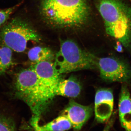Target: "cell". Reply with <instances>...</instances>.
Listing matches in <instances>:
<instances>
[{
  "label": "cell",
  "instance_id": "6da1fadb",
  "mask_svg": "<svg viewBox=\"0 0 131 131\" xmlns=\"http://www.w3.org/2000/svg\"><path fill=\"white\" fill-rule=\"evenodd\" d=\"M40 9L45 20L61 28L81 26L89 16L86 0H42Z\"/></svg>",
  "mask_w": 131,
  "mask_h": 131
},
{
  "label": "cell",
  "instance_id": "7a4b0ae2",
  "mask_svg": "<svg viewBox=\"0 0 131 131\" xmlns=\"http://www.w3.org/2000/svg\"><path fill=\"white\" fill-rule=\"evenodd\" d=\"M107 33L131 49V7L123 0H98Z\"/></svg>",
  "mask_w": 131,
  "mask_h": 131
},
{
  "label": "cell",
  "instance_id": "3957f363",
  "mask_svg": "<svg viewBox=\"0 0 131 131\" xmlns=\"http://www.w3.org/2000/svg\"><path fill=\"white\" fill-rule=\"evenodd\" d=\"M13 86L15 96L30 107L33 114L32 118L40 119L51 101L46 94L32 66L22 69L17 73Z\"/></svg>",
  "mask_w": 131,
  "mask_h": 131
},
{
  "label": "cell",
  "instance_id": "277c9868",
  "mask_svg": "<svg viewBox=\"0 0 131 131\" xmlns=\"http://www.w3.org/2000/svg\"><path fill=\"white\" fill-rule=\"evenodd\" d=\"M96 57L81 49L74 41H62L54 65L60 74L96 67Z\"/></svg>",
  "mask_w": 131,
  "mask_h": 131
},
{
  "label": "cell",
  "instance_id": "5b68a950",
  "mask_svg": "<svg viewBox=\"0 0 131 131\" xmlns=\"http://www.w3.org/2000/svg\"><path fill=\"white\" fill-rule=\"evenodd\" d=\"M41 37L27 21L14 18L0 28V42L12 51L22 52L30 41L39 42Z\"/></svg>",
  "mask_w": 131,
  "mask_h": 131
},
{
  "label": "cell",
  "instance_id": "8992f818",
  "mask_svg": "<svg viewBox=\"0 0 131 131\" xmlns=\"http://www.w3.org/2000/svg\"><path fill=\"white\" fill-rule=\"evenodd\" d=\"M96 67L102 79L110 82H128L131 78V70L128 65L118 59L96 57Z\"/></svg>",
  "mask_w": 131,
  "mask_h": 131
},
{
  "label": "cell",
  "instance_id": "52a82bcc",
  "mask_svg": "<svg viewBox=\"0 0 131 131\" xmlns=\"http://www.w3.org/2000/svg\"><path fill=\"white\" fill-rule=\"evenodd\" d=\"M37 75L43 89L48 98L52 100L53 91L58 82L62 79L52 61H44L32 66Z\"/></svg>",
  "mask_w": 131,
  "mask_h": 131
},
{
  "label": "cell",
  "instance_id": "ba28073f",
  "mask_svg": "<svg viewBox=\"0 0 131 131\" xmlns=\"http://www.w3.org/2000/svg\"><path fill=\"white\" fill-rule=\"evenodd\" d=\"M113 91L103 88L96 91L95 98L94 112L96 120L99 123L107 122L110 119L114 107Z\"/></svg>",
  "mask_w": 131,
  "mask_h": 131
},
{
  "label": "cell",
  "instance_id": "9c48e42d",
  "mask_svg": "<svg viewBox=\"0 0 131 131\" xmlns=\"http://www.w3.org/2000/svg\"><path fill=\"white\" fill-rule=\"evenodd\" d=\"M93 108L90 106H84L71 100L61 115L69 120L75 130H80L91 117Z\"/></svg>",
  "mask_w": 131,
  "mask_h": 131
},
{
  "label": "cell",
  "instance_id": "30bf717a",
  "mask_svg": "<svg viewBox=\"0 0 131 131\" xmlns=\"http://www.w3.org/2000/svg\"><path fill=\"white\" fill-rule=\"evenodd\" d=\"M118 109L121 126L125 131H131V96L125 84L121 90Z\"/></svg>",
  "mask_w": 131,
  "mask_h": 131
},
{
  "label": "cell",
  "instance_id": "8fae6325",
  "mask_svg": "<svg viewBox=\"0 0 131 131\" xmlns=\"http://www.w3.org/2000/svg\"><path fill=\"white\" fill-rule=\"evenodd\" d=\"M81 90V83L76 77L71 76L67 79H61L54 88V96L60 95L70 98H76L80 94Z\"/></svg>",
  "mask_w": 131,
  "mask_h": 131
},
{
  "label": "cell",
  "instance_id": "7c38bea8",
  "mask_svg": "<svg viewBox=\"0 0 131 131\" xmlns=\"http://www.w3.org/2000/svg\"><path fill=\"white\" fill-rule=\"evenodd\" d=\"M29 60L37 63L44 61H52L54 58L53 52L47 47L35 46L31 49L28 53Z\"/></svg>",
  "mask_w": 131,
  "mask_h": 131
},
{
  "label": "cell",
  "instance_id": "4fadbf2b",
  "mask_svg": "<svg viewBox=\"0 0 131 131\" xmlns=\"http://www.w3.org/2000/svg\"><path fill=\"white\" fill-rule=\"evenodd\" d=\"M40 126L44 131H66L72 127L69 120L62 115L45 125H40Z\"/></svg>",
  "mask_w": 131,
  "mask_h": 131
},
{
  "label": "cell",
  "instance_id": "5bb4252c",
  "mask_svg": "<svg viewBox=\"0 0 131 131\" xmlns=\"http://www.w3.org/2000/svg\"><path fill=\"white\" fill-rule=\"evenodd\" d=\"M13 64L12 50L4 45H0V76L4 75Z\"/></svg>",
  "mask_w": 131,
  "mask_h": 131
},
{
  "label": "cell",
  "instance_id": "9a60e30c",
  "mask_svg": "<svg viewBox=\"0 0 131 131\" xmlns=\"http://www.w3.org/2000/svg\"><path fill=\"white\" fill-rule=\"evenodd\" d=\"M0 131H15L12 121L0 113Z\"/></svg>",
  "mask_w": 131,
  "mask_h": 131
},
{
  "label": "cell",
  "instance_id": "2e32d148",
  "mask_svg": "<svg viewBox=\"0 0 131 131\" xmlns=\"http://www.w3.org/2000/svg\"><path fill=\"white\" fill-rule=\"evenodd\" d=\"M18 6V5H17L7 9L0 10V26L5 24L11 15L15 12Z\"/></svg>",
  "mask_w": 131,
  "mask_h": 131
},
{
  "label": "cell",
  "instance_id": "e0dca14e",
  "mask_svg": "<svg viewBox=\"0 0 131 131\" xmlns=\"http://www.w3.org/2000/svg\"><path fill=\"white\" fill-rule=\"evenodd\" d=\"M39 120L31 118V125L34 129V131H44L41 128L39 124Z\"/></svg>",
  "mask_w": 131,
  "mask_h": 131
},
{
  "label": "cell",
  "instance_id": "ac0fdd59",
  "mask_svg": "<svg viewBox=\"0 0 131 131\" xmlns=\"http://www.w3.org/2000/svg\"><path fill=\"white\" fill-rule=\"evenodd\" d=\"M114 117H113L111 119H109L107 121L106 125L102 131H110V129L113 126L114 123Z\"/></svg>",
  "mask_w": 131,
  "mask_h": 131
},
{
  "label": "cell",
  "instance_id": "d6986e66",
  "mask_svg": "<svg viewBox=\"0 0 131 131\" xmlns=\"http://www.w3.org/2000/svg\"><path fill=\"white\" fill-rule=\"evenodd\" d=\"M116 50L118 52H122V46L120 43H119V44L117 45L116 47Z\"/></svg>",
  "mask_w": 131,
  "mask_h": 131
},
{
  "label": "cell",
  "instance_id": "ffe728a7",
  "mask_svg": "<svg viewBox=\"0 0 131 131\" xmlns=\"http://www.w3.org/2000/svg\"><path fill=\"white\" fill-rule=\"evenodd\" d=\"M130 2L131 3V0H130Z\"/></svg>",
  "mask_w": 131,
  "mask_h": 131
}]
</instances>
